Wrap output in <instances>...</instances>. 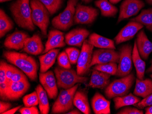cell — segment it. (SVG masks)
Returning a JSON list of instances; mask_svg holds the SVG:
<instances>
[{"mask_svg":"<svg viewBox=\"0 0 152 114\" xmlns=\"http://www.w3.org/2000/svg\"><path fill=\"white\" fill-rule=\"evenodd\" d=\"M3 57L7 62L21 70L31 81H36L38 66L33 57L26 54L8 51L3 52Z\"/></svg>","mask_w":152,"mask_h":114,"instance_id":"1","label":"cell"},{"mask_svg":"<svg viewBox=\"0 0 152 114\" xmlns=\"http://www.w3.org/2000/svg\"><path fill=\"white\" fill-rule=\"evenodd\" d=\"M30 0H18L10 7V11L15 23L20 28L33 31L35 26L31 19Z\"/></svg>","mask_w":152,"mask_h":114,"instance_id":"2","label":"cell"},{"mask_svg":"<svg viewBox=\"0 0 152 114\" xmlns=\"http://www.w3.org/2000/svg\"><path fill=\"white\" fill-rule=\"evenodd\" d=\"M54 73L57 79L58 87L62 89H70L77 83L85 84L88 80L87 77L77 74L74 70L64 68L60 66L55 68Z\"/></svg>","mask_w":152,"mask_h":114,"instance_id":"3","label":"cell"},{"mask_svg":"<svg viewBox=\"0 0 152 114\" xmlns=\"http://www.w3.org/2000/svg\"><path fill=\"white\" fill-rule=\"evenodd\" d=\"M134 73H130L126 76L114 80L105 88V94L107 97L114 98L118 97H123L129 93L134 82Z\"/></svg>","mask_w":152,"mask_h":114,"instance_id":"4","label":"cell"},{"mask_svg":"<svg viewBox=\"0 0 152 114\" xmlns=\"http://www.w3.org/2000/svg\"><path fill=\"white\" fill-rule=\"evenodd\" d=\"M31 19L34 25L37 26L42 34L46 36L49 24V14L46 7L39 0H31Z\"/></svg>","mask_w":152,"mask_h":114,"instance_id":"5","label":"cell"},{"mask_svg":"<svg viewBox=\"0 0 152 114\" xmlns=\"http://www.w3.org/2000/svg\"><path fill=\"white\" fill-rule=\"evenodd\" d=\"M77 84L72 88L61 90L52 107V114H66L73 108V99L78 88Z\"/></svg>","mask_w":152,"mask_h":114,"instance_id":"6","label":"cell"},{"mask_svg":"<svg viewBox=\"0 0 152 114\" xmlns=\"http://www.w3.org/2000/svg\"><path fill=\"white\" fill-rule=\"evenodd\" d=\"M78 0H68L63 12L55 17L52 21L53 26L61 30H68L73 25L76 7Z\"/></svg>","mask_w":152,"mask_h":114,"instance_id":"7","label":"cell"},{"mask_svg":"<svg viewBox=\"0 0 152 114\" xmlns=\"http://www.w3.org/2000/svg\"><path fill=\"white\" fill-rule=\"evenodd\" d=\"M8 86L5 92L0 97L3 100L15 101L19 99L27 91L30 87V84L27 77L18 82H14L10 79Z\"/></svg>","mask_w":152,"mask_h":114,"instance_id":"8","label":"cell"},{"mask_svg":"<svg viewBox=\"0 0 152 114\" xmlns=\"http://www.w3.org/2000/svg\"><path fill=\"white\" fill-rule=\"evenodd\" d=\"M119 62L116 75L123 77L129 74L133 69L132 46L129 44L124 45L119 49Z\"/></svg>","mask_w":152,"mask_h":114,"instance_id":"9","label":"cell"},{"mask_svg":"<svg viewBox=\"0 0 152 114\" xmlns=\"http://www.w3.org/2000/svg\"><path fill=\"white\" fill-rule=\"evenodd\" d=\"M94 46L90 44L88 40H85L82 45L77 66V72L79 75L87 74L90 68V64L93 57Z\"/></svg>","mask_w":152,"mask_h":114,"instance_id":"10","label":"cell"},{"mask_svg":"<svg viewBox=\"0 0 152 114\" xmlns=\"http://www.w3.org/2000/svg\"><path fill=\"white\" fill-rule=\"evenodd\" d=\"M99 14L97 9L77 4L74 17V23L76 24H88L95 21Z\"/></svg>","mask_w":152,"mask_h":114,"instance_id":"11","label":"cell"},{"mask_svg":"<svg viewBox=\"0 0 152 114\" xmlns=\"http://www.w3.org/2000/svg\"><path fill=\"white\" fill-rule=\"evenodd\" d=\"M120 54L119 52L114 49H101L96 50L93 53L90 68L96 64L107 63L119 62Z\"/></svg>","mask_w":152,"mask_h":114,"instance_id":"12","label":"cell"},{"mask_svg":"<svg viewBox=\"0 0 152 114\" xmlns=\"http://www.w3.org/2000/svg\"><path fill=\"white\" fill-rule=\"evenodd\" d=\"M145 4L142 0H125L122 2L118 19V23L123 20L135 16L144 7Z\"/></svg>","mask_w":152,"mask_h":114,"instance_id":"13","label":"cell"},{"mask_svg":"<svg viewBox=\"0 0 152 114\" xmlns=\"http://www.w3.org/2000/svg\"><path fill=\"white\" fill-rule=\"evenodd\" d=\"M39 80L49 98L55 99L58 96V85L53 72L51 70L44 73L40 72Z\"/></svg>","mask_w":152,"mask_h":114,"instance_id":"14","label":"cell"},{"mask_svg":"<svg viewBox=\"0 0 152 114\" xmlns=\"http://www.w3.org/2000/svg\"><path fill=\"white\" fill-rule=\"evenodd\" d=\"M143 25L137 22L131 21L119 31L114 38L116 45L129 41L134 38L137 32L143 28Z\"/></svg>","mask_w":152,"mask_h":114,"instance_id":"15","label":"cell"},{"mask_svg":"<svg viewBox=\"0 0 152 114\" xmlns=\"http://www.w3.org/2000/svg\"><path fill=\"white\" fill-rule=\"evenodd\" d=\"M89 34V31L85 29H75L66 35V43L69 46L80 47Z\"/></svg>","mask_w":152,"mask_h":114,"instance_id":"16","label":"cell"},{"mask_svg":"<svg viewBox=\"0 0 152 114\" xmlns=\"http://www.w3.org/2000/svg\"><path fill=\"white\" fill-rule=\"evenodd\" d=\"M65 46L64 33L57 30H52L49 31L48 41L42 53H46L52 49L61 48Z\"/></svg>","mask_w":152,"mask_h":114,"instance_id":"17","label":"cell"},{"mask_svg":"<svg viewBox=\"0 0 152 114\" xmlns=\"http://www.w3.org/2000/svg\"><path fill=\"white\" fill-rule=\"evenodd\" d=\"M29 36L22 31H16L7 36L4 41V46L10 49L20 50L23 49L26 40Z\"/></svg>","mask_w":152,"mask_h":114,"instance_id":"18","label":"cell"},{"mask_svg":"<svg viewBox=\"0 0 152 114\" xmlns=\"http://www.w3.org/2000/svg\"><path fill=\"white\" fill-rule=\"evenodd\" d=\"M44 46L41 37L37 34L33 35L26 40L23 50L25 52L32 55H40L44 51Z\"/></svg>","mask_w":152,"mask_h":114,"instance_id":"19","label":"cell"},{"mask_svg":"<svg viewBox=\"0 0 152 114\" xmlns=\"http://www.w3.org/2000/svg\"><path fill=\"white\" fill-rule=\"evenodd\" d=\"M136 42L140 56L143 59L147 60L152 52V42L148 38L144 30L139 32Z\"/></svg>","mask_w":152,"mask_h":114,"instance_id":"20","label":"cell"},{"mask_svg":"<svg viewBox=\"0 0 152 114\" xmlns=\"http://www.w3.org/2000/svg\"><path fill=\"white\" fill-rule=\"evenodd\" d=\"M110 76L107 73L93 69L88 86L93 88L105 89L110 83Z\"/></svg>","mask_w":152,"mask_h":114,"instance_id":"21","label":"cell"},{"mask_svg":"<svg viewBox=\"0 0 152 114\" xmlns=\"http://www.w3.org/2000/svg\"><path fill=\"white\" fill-rule=\"evenodd\" d=\"M92 107L95 114H110V102L99 93L95 94L92 99Z\"/></svg>","mask_w":152,"mask_h":114,"instance_id":"22","label":"cell"},{"mask_svg":"<svg viewBox=\"0 0 152 114\" xmlns=\"http://www.w3.org/2000/svg\"><path fill=\"white\" fill-rule=\"evenodd\" d=\"M59 50L53 49L48 51L44 55L39 57L40 63V72H47L53 65L56 61Z\"/></svg>","mask_w":152,"mask_h":114,"instance_id":"23","label":"cell"},{"mask_svg":"<svg viewBox=\"0 0 152 114\" xmlns=\"http://www.w3.org/2000/svg\"><path fill=\"white\" fill-rule=\"evenodd\" d=\"M89 43L94 46L101 49H116L114 41L111 39L93 33L89 36Z\"/></svg>","mask_w":152,"mask_h":114,"instance_id":"24","label":"cell"},{"mask_svg":"<svg viewBox=\"0 0 152 114\" xmlns=\"http://www.w3.org/2000/svg\"><path fill=\"white\" fill-rule=\"evenodd\" d=\"M73 105L83 114H91L88 96L83 91H76L73 99Z\"/></svg>","mask_w":152,"mask_h":114,"instance_id":"25","label":"cell"},{"mask_svg":"<svg viewBox=\"0 0 152 114\" xmlns=\"http://www.w3.org/2000/svg\"><path fill=\"white\" fill-rule=\"evenodd\" d=\"M152 93V80L148 78L142 80H140L138 78L136 79L134 92L135 96L144 98Z\"/></svg>","mask_w":152,"mask_h":114,"instance_id":"26","label":"cell"},{"mask_svg":"<svg viewBox=\"0 0 152 114\" xmlns=\"http://www.w3.org/2000/svg\"><path fill=\"white\" fill-rule=\"evenodd\" d=\"M132 60L136 70L137 78L140 80H143L145 70L146 64L141 58L139 51L137 50L136 41H135L132 52Z\"/></svg>","mask_w":152,"mask_h":114,"instance_id":"27","label":"cell"},{"mask_svg":"<svg viewBox=\"0 0 152 114\" xmlns=\"http://www.w3.org/2000/svg\"><path fill=\"white\" fill-rule=\"evenodd\" d=\"M95 4L100 9L103 17H113L118 12V9L107 0H97Z\"/></svg>","mask_w":152,"mask_h":114,"instance_id":"28","label":"cell"},{"mask_svg":"<svg viewBox=\"0 0 152 114\" xmlns=\"http://www.w3.org/2000/svg\"><path fill=\"white\" fill-rule=\"evenodd\" d=\"M36 91L38 95L40 113L42 114H48L50 110V106L47 92L41 85H38L36 87Z\"/></svg>","mask_w":152,"mask_h":114,"instance_id":"29","label":"cell"},{"mask_svg":"<svg viewBox=\"0 0 152 114\" xmlns=\"http://www.w3.org/2000/svg\"><path fill=\"white\" fill-rule=\"evenodd\" d=\"M113 101L115 109L118 110L124 106L134 105L140 101V99L133 95L132 93H130L123 97H114Z\"/></svg>","mask_w":152,"mask_h":114,"instance_id":"30","label":"cell"},{"mask_svg":"<svg viewBox=\"0 0 152 114\" xmlns=\"http://www.w3.org/2000/svg\"><path fill=\"white\" fill-rule=\"evenodd\" d=\"M131 21L141 24L152 32V8L142 10L138 16L132 18Z\"/></svg>","mask_w":152,"mask_h":114,"instance_id":"31","label":"cell"},{"mask_svg":"<svg viewBox=\"0 0 152 114\" xmlns=\"http://www.w3.org/2000/svg\"><path fill=\"white\" fill-rule=\"evenodd\" d=\"M14 24L2 9L0 11V37L2 38L13 28Z\"/></svg>","mask_w":152,"mask_h":114,"instance_id":"32","label":"cell"},{"mask_svg":"<svg viewBox=\"0 0 152 114\" xmlns=\"http://www.w3.org/2000/svg\"><path fill=\"white\" fill-rule=\"evenodd\" d=\"M118 69V65L115 62L96 64L95 65L93 68V69L99 70L113 76L117 75Z\"/></svg>","mask_w":152,"mask_h":114,"instance_id":"33","label":"cell"},{"mask_svg":"<svg viewBox=\"0 0 152 114\" xmlns=\"http://www.w3.org/2000/svg\"><path fill=\"white\" fill-rule=\"evenodd\" d=\"M46 7L51 15L59 10L63 4V0H39Z\"/></svg>","mask_w":152,"mask_h":114,"instance_id":"34","label":"cell"},{"mask_svg":"<svg viewBox=\"0 0 152 114\" xmlns=\"http://www.w3.org/2000/svg\"><path fill=\"white\" fill-rule=\"evenodd\" d=\"M24 105L25 107L37 106L39 104L38 95L36 91L26 95L23 98Z\"/></svg>","mask_w":152,"mask_h":114,"instance_id":"35","label":"cell"},{"mask_svg":"<svg viewBox=\"0 0 152 114\" xmlns=\"http://www.w3.org/2000/svg\"><path fill=\"white\" fill-rule=\"evenodd\" d=\"M58 63L59 66L64 68H71L69 59L65 51L61 52L58 56Z\"/></svg>","mask_w":152,"mask_h":114,"instance_id":"36","label":"cell"},{"mask_svg":"<svg viewBox=\"0 0 152 114\" xmlns=\"http://www.w3.org/2000/svg\"><path fill=\"white\" fill-rule=\"evenodd\" d=\"M65 52L67 54L71 64L74 65L77 63L80 53L79 50L75 47H69L66 49Z\"/></svg>","mask_w":152,"mask_h":114,"instance_id":"37","label":"cell"},{"mask_svg":"<svg viewBox=\"0 0 152 114\" xmlns=\"http://www.w3.org/2000/svg\"><path fill=\"white\" fill-rule=\"evenodd\" d=\"M134 106H136L139 109L144 108L145 107H148V106L152 105V93L150 95H148L146 97L144 98L143 99L140 101L139 103L135 104Z\"/></svg>","mask_w":152,"mask_h":114,"instance_id":"38","label":"cell"},{"mask_svg":"<svg viewBox=\"0 0 152 114\" xmlns=\"http://www.w3.org/2000/svg\"><path fill=\"white\" fill-rule=\"evenodd\" d=\"M7 63L5 61L1 60L0 63V83L6 82L7 80L6 75Z\"/></svg>","mask_w":152,"mask_h":114,"instance_id":"39","label":"cell"},{"mask_svg":"<svg viewBox=\"0 0 152 114\" xmlns=\"http://www.w3.org/2000/svg\"><path fill=\"white\" fill-rule=\"evenodd\" d=\"M25 74L21 70L16 68L15 71L12 75L10 80L14 82H18L26 78Z\"/></svg>","mask_w":152,"mask_h":114,"instance_id":"40","label":"cell"},{"mask_svg":"<svg viewBox=\"0 0 152 114\" xmlns=\"http://www.w3.org/2000/svg\"><path fill=\"white\" fill-rule=\"evenodd\" d=\"M117 114H143V111L133 107H126L121 110Z\"/></svg>","mask_w":152,"mask_h":114,"instance_id":"41","label":"cell"},{"mask_svg":"<svg viewBox=\"0 0 152 114\" xmlns=\"http://www.w3.org/2000/svg\"><path fill=\"white\" fill-rule=\"evenodd\" d=\"M19 111L21 114H39L40 113L36 106L23 107L20 109Z\"/></svg>","mask_w":152,"mask_h":114,"instance_id":"42","label":"cell"},{"mask_svg":"<svg viewBox=\"0 0 152 114\" xmlns=\"http://www.w3.org/2000/svg\"><path fill=\"white\" fill-rule=\"evenodd\" d=\"M12 106V104L10 103L5 102H0V114H3L4 112L9 110Z\"/></svg>","mask_w":152,"mask_h":114,"instance_id":"43","label":"cell"},{"mask_svg":"<svg viewBox=\"0 0 152 114\" xmlns=\"http://www.w3.org/2000/svg\"><path fill=\"white\" fill-rule=\"evenodd\" d=\"M16 68L15 66L7 64V72H6V75H7V79H10L13 74L14 72L15 71Z\"/></svg>","mask_w":152,"mask_h":114,"instance_id":"44","label":"cell"},{"mask_svg":"<svg viewBox=\"0 0 152 114\" xmlns=\"http://www.w3.org/2000/svg\"><path fill=\"white\" fill-rule=\"evenodd\" d=\"M9 81L8 79L7 81L4 83H0V97L4 94V93L8 87Z\"/></svg>","mask_w":152,"mask_h":114,"instance_id":"45","label":"cell"},{"mask_svg":"<svg viewBox=\"0 0 152 114\" xmlns=\"http://www.w3.org/2000/svg\"><path fill=\"white\" fill-rule=\"evenodd\" d=\"M22 105H19V106H17L15 107L12 109L9 110L6 112H4L3 114H15L18 110H19L21 108Z\"/></svg>","mask_w":152,"mask_h":114,"instance_id":"46","label":"cell"},{"mask_svg":"<svg viewBox=\"0 0 152 114\" xmlns=\"http://www.w3.org/2000/svg\"><path fill=\"white\" fill-rule=\"evenodd\" d=\"M82 112L79 110L74 109L67 112V114H81Z\"/></svg>","mask_w":152,"mask_h":114,"instance_id":"47","label":"cell"},{"mask_svg":"<svg viewBox=\"0 0 152 114\" xmlns=\"http://www.w3.org/2000/svg\"><path fill=\"white\" fill-rule=\"evenodd\" d=\"M146 114H152V105L146 108Z\"/></svg>","mask_w":152,"mask_h":114,"instance_id":"48","label":"cell"},{"mask_svg":"<svg viewBox=\"0 0 152 114\" xmlns=\"http://www.w3.org/2000/svg\"><path fill=\"white\" fill-rule=\"evenodd\" d=\"M109 2L110 3H111L112 4H117V3H118L119 1H121L122 0H109Z\"/></svg>","mask_w":152,"mask_h":114,"instance_id":"49","label":"cell"},{"mask_svg":"<svg viewBox=\"0 0 152 114\" xmlns=\"http://www.w3.org/2000/svg\"><path fill=\"white\" fill-rule=\"evenodd\" d=\"M147 73H152V61L150 68L148 69L147 70Z\"/></svg>","mask_w":152,"mask_h":114,"instance_id":"50","label":"cell"},{"mask_svg":"<svg viewBox=\"0 0 152 114\" xmlns=\"http://www.w3.org/2000/svg\"><path fill=\"white\" fill-rule=\"evenodd\" d=\"M83 2L85 3H88L92 1L93 0H82Z\"/></svg>","mask_w":152,"mask_h":114,"instance_id":"51","label":"cell"},{"mask_svg":"<svg viewBox=\"0 0 152 114\" xmlns=\"http://www.w3.org/2000/svg\"><path fill=\"white\" fill-rule=\"evenodd\" d=\"M146 1L148 4H150V5H152V0H146Z\"/></svg>","mask_w":152,"mask_h":114,"instance_id":"52","label":"cell"},{"mask_svg":"<svg viewBox=\"0 0 152 114\" xmlns=\"http://www.w3.org/2000/svg\"><path fill=\"white\" fill-rule=\"evenodd\" d=\"M11 1V0H0V1H1V2H6V1Z\"/></svg>","mask_w":152,"mask_h":114,"instance_id":"53","label":"cell"},{"mask_svg":"<svg viewBox=\"0 0 152 114\" xmlns=\"http://www.w3.org/2000/svg\"><path fill=\"white\" fill-rule=\"evenodd\" d=\"M150 77H151V78L152 79V74H151V75H150Z\"/></svg>","mask_w":152,"mask_h":114,"instance_id":"54","label":"cell"}]
</instances>
